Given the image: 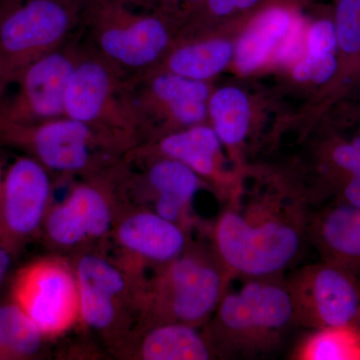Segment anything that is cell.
Wrapping results in <instances>:
<instances>
[{"label": "cell", "mask_w": 360, "mask_h": 360, "mask_svg": "<svg viewBox=\"0 0 360 360\" xmlns=\"http://www.w3.org/2000/svg\"><path fill=\"white\" fill-rule=\"evenodd\" d=\"M222 206L208 232L213 250L233 278L283 274L309 245L315 206L302 182L274 174L248 186L239 179Z\"/></svg>", "instance_id": "obj_1"}, {"label": "cell", "mask_w": 360, "mask_h": 360, "mask_svg": "<svg viewBox=\"0 0 360 360\" xmlns=\"http://www.w3.org/2000/svg\"><path fill=\"white\" fill-rule=\"evenodd\" d=\"M236 291L227 290L203 335L214 359H257L281 348L296 326L283 274L245 278Z\"/></svg>", "instance_id": "obj_2"}, {"label": "cell", "mask_w": 360, "mask_h": 360, "mask_svg": "<svg viewBox=\"0 0 360 360\" xmlns=\"http://www.w3.org/2000/svg\"><path fill=\"white\" fill-rule=\"evenodd\" d=\"M232 279L212 243H191L179 257L156 267L155 276L142 283L139 311L146 328L163 323L205 326Z\"/></svg>", "instance_id": "obj_3"}, {"label": "cell", "mask_w": 360, "mask_h": 360, "mask_svg": "<svg viewBox=\"0 0 360 360\" xmlns=\"http://www.w3.org/2000/svg\"><path fill=\"white\" fill-rule=\"evenodd\" d=\"M181 23L160 8L136 13L117 0H94L82 40L125 77H134L160 65Z\"/></svg>", "instance_id": "obj_4"}, {"label": "cell", "mask_w": 360, "mask_h": 360, "mask_svg": "<svg viewBox=\"0 0 360 360\" xmlns=\"http://www.w3.org/2000/svg\"><path fill=\"white\" fill-rule=\"evenodd\" d=\"M0 143L39 161L49 172L85 179L125 160L131 146L68 116L39 123L0 120Z\"/></svg>", "instance_id": "obj_5"}, {"label": "cell", "mask_w": 360, "mask_h": 360, "mask_svg": "<svg viewBox=\"0 0 360 360\" xmlns=\"http://www.w3.org/2000/svg\"><path fill=\"white\" fill-rule=\"evenodd\" d=\"M94 0H13L0 4V87L82 32Z\"/></svg>", "instance_id": "obj_6"}, {"label": "cell", "mask_w": 360, "mask_h": 360, "mask_svg": "<svg viewBox=\"0 0 360 360\" xmlns=\"http://www.w3.org/2000/svg\"><path fill=\"white\" fill-rule=\"evenodd\" d=\"M125 77L82 40L65 94V116L116 137L132 148L141 144L124 96Z\"/></svg>", "instance_id": "obj_7"}, {"label": "cell", "mask_w": 360, "mask_h": 360, "mask_svg": "<svg viewBox=\"0 0 360 360\" xmlns=\"http://www.w3.org/2000/svg\"><path fill=\"white\" fill-rule=\"evenodd\" d=\"M9 300L46 338L63 335L80 319L75 269L59 258H39L16 270Z\"/></svg>", "instance_id": "obj_8"}, {"label": "cell", "mask_w": 360, "mask_h": 360, "mask_svg": "<svg viewBox=\"0 0 360 360\" xmlns=\"http://www.w3.org/2000/svg\"><path fill=\"white\" fill-rule=\"evenodd\" d=\"M127 170L124 160L86 177L63 203L49 208L44 224L49 243L70 250L108 236L115 226L112 189L124 179Z\"/></svg>", "instance_id": "obj_9"}, {"label": "cell", "mask_w": 360, "mask_h": 360, "mask_svg": "<svg viewBox=\"0 0 360 360\" xmlns=\"http://www.w3.org/2000/svg\"><path fill=\"white\" fill-rule=\"evenodd\" d=\"M286 279L296 326L309 329L354 323L360 279L328 262L304 265Z\"/></svg>", "instance_id": "obj_10"}, {"label": "cell", "mask_w": 360, "mask_h": 360, "mask_svg": "<svg viewBox=\"0 0 360 360\" xmlns=\"http://www.w3.org/2000/svg\"><path fill=\"white\" fill-rule=\"evenodd\" d=\"M82 49V32L26 68L15 94L0 101V120L39 123L65 116L66 89Z\"/></svg>", "instance_id": "obj_11"}, {"label": "cell", "mask_w": 360, "mask_h": 360, "mask_svg": "<svg viewBox=\"0 0 360 360\" xmlns=\"http://www.w3.org/2000/svg\"><path fill=\"white\" fill-rule=\"evenodd\" d=\"M52 193L51 172L28 155L20 156L0 181V239L14 255L44 226Z\"/></svg>", "instance_id": "obj_12"}, {"label": "cell", "mask_w": 360, "mask_h": 360, "mask_svg": "<svg viewBox=\"0 0 360 360\" xmlns=\"http://www.w3.org/2000/svg\"><path fill=\"white\" fill-rule=\"evenodd\" d=\"M221 141L212 127L194 125L170 132L134 149L127 158L162 156L180 161L193 169L210 188L222 205L231 198L239 179L227 177L222 169Z\"/></svg>", "instance_id": "obj_13"}, {"label": "cell", "mask_w": 360, "mask_h": 360, "mask_svg": "<svg viewBox=\"0 0 360 360\" xmlns=\"http://www.w3.org/2000/svg\"><path fill=\"white\" fill-rule=\"evenodd\" d=\"M309 243L323 262L360 279V207L331 200L310 215Z\"/></svg>", "instance_id": "obj_14"}, {"label": "cell", "mask_w": 360, "mask_h": 360, "mask_svg": "<svg viewBox=\"0 0 360 360\" xmlns=\"http://www.w3.org/2000/svg\"><path fill=\"white\" fill-rule=\"evenodd\" d=\"M117 245L139 264L156 267L179 257L191 245L189 231L150 210L129 213L115 226Z\"/></svg>", "instance_id": "obj_15"}, {"label": "cell", "mask_w": 360, "mask_h": 360, "mask_svg": "<svg viewBox=\"0 0 360 360\" xmlns=\"http://www.w3.org/2000/svg\"><path fill=\"white\" fill-rule=\"evenodd\" d=\"M77 279L80 319L97 333H120L127 305H134L139 310V291L123 272L103 270Z\"/></svg>", "instance_id": "obj_16"}, {"label": "cell", "mask_w": 360, "mask_h": 360, "mask_svg": "<svg viewBox=\"0 0 360 360\" xmlns=\"http://www.w3.org/2000/svg\"><path fill=\"white\" fill-rule=\"evenodd\" d=\"M321 172V182L309 189L315 206L335 200L360 207V139L326 143Z\"/></svg>", "instance_id": "obj_17"}, {"label": "cell", "mask_w": 360, "mask_h": 360, "mask_svg": "<svg viewBox=\"0 0 360 360\" xmlns=\"http://www.w3.org/2000/svg\"><path fill=\"white\" fill-rule=\"evenodd\" d=\"M296 22L286 7H267L255 16L234 46L233 58L243 73L257 70L278 49Z\"/></svg>", "instance_id": "obj_18"}, {"label": "cell", "mask_w": 360, "mask_h": 360, "mask_svg": "<svg viewBox=\"0 0 360 360\" xmlns=\"http://www.w3.org/2000/svg\"><path fill=\"white\" fill-rule=\"evenodd\" d=\"M146 162L143 174L129 175L132 186L143 188L149 201L156 198H172L193 205L194 196L206 186L193 169L184 163L162 156L127 158Z\"/></svg>", "instance_id": "obj_19"}, {"label": "cell", "mask_w": 360, "mask_h": 360, "mask_svg": "<svg viewBox=\"0 0 360 360\" xmlns=\"http://www.w3.org/2000/svg\"><path fill=\"white\" fill-rule=\"evenodd\" d=\"M137 355L144 360L214 359L203 331L184 323H163L144 329Z\"/></svg>", "instance_id": "obj_20"}, {"label": "cell", "mask_w": 360, "mask_h": 360, "mask_svg": "<svg viewBox=\"0 0 360 360\" xmlns=\"http://www.w3.org/2000/svg\"><path fill=\"white\" fill-rule=\"evenodd\" d=\"M234 46L224 39H182L174 44L158 68L191 79L207 82L233 58Z\"/></svg>", "instance_id": "obj_21"}, {"label": "cell", "mask_w": 360, "mask_h": 360, "mask_svg": "<svg viewBox=\"0 0 360 360\" xmlns=\"http://www.w3.org/2000/svg\"><path fill=\"white\" fill-rule=\"evenodd\" d=\"M208 115L222 144L231 149L243 146L250 123V101L243 90L226 86L213 92L208 99Z\"/></svg>", "instance_id": "obj_22"}, {"label": "cell", "mask_w": 360, "mask_h": 360, "mask_svg": "<svg viewBox=\"0 0 360 360\" xmlns=\"http://www.w3.org/2000/svg\"><path fill=\"white\" fill-rule=\"evenodd\" d=\"M46 340L15 303L0 302V360L35 359Z\"/></svg>", "instance_id": "obj_23"}, {"label": "cell", "mask_w": 360, "mask_h": 360, "mask_svg": "<svg viewBox=\"0 0 360 360\" xmlns=\"http://www.w3.org/2000/svg\"><path fill=\"white\" fill-rule=\"evenodd\" d=\"M297 360H360V328L356 324L312 329L295 348Z\"/></svg>", "instance_id": "obj_24"}, {"label": "cell", "mask_w": 360, "mask_h": 360, "mask_svg": "<svg viewBox=\"0 0 360 360\" xmlns=\"http://www.w3.org/2000/svg\"><path fill=\"white\" fill-rule=\"evenodd\" d=\"M335 25L340 68H360V0H336Z\"/></svg>", "instance_id": "obj_25"}, {"label": "cell", "mask_w": 360, "mask_h": 360, "mask_svg": "<svg viewBox=\"0 0 360 360\" xmlns=\"http://www.w3.org/2000/svg\"><path fill=\"white\" fill-rule=\"evenodd\" d=\"M340 59L336 53L326 56L307 54L293 70V77L297 82H314L322 84L328 82L338 75Z\"/></svg>", "instance_id": "obj_26"}, {"label": "cell", "mask_w": 360, "mask_h": 360, "mask_svg": "<svg viewBox=\"0 0 360 360\" xmlns=\"http://www.w3.org/2000/svg\"><path fill=\"white\" fill-rule=\"evenodd\" d=\"M264 0H203L200 8L186 22L198 23L207 20H222L257 8Z\"/></svg>", "instance_id": "obj_27"}, {"label": "cell", "mask_w": 360, "mask_h": 360, "mask_svg": "<svg viewBox=\"0 0 360 360\" xmlns=\"http://www.w3.org/2000/svg\"><path fill=\"white\" fill-rule=\"evenodd\" d=\"M307 53L326 56L336 53L338 49L335 20L322 18L310 26L307 37Z\"/></svg>", "instance_id": "obj_28"}, {"label": "cell", "mask_w": 360, "mask_h": 360, "mask_svg": "<svg viewBox=\"0 0 360 360\" xmlns=\"http://www.w3.org/2000/svg\"><path fill=\"white\" fill-rule=\"evenodd\" d=\"M202 2L203 0H160L156 8L162 9L184 23L200 8Z\"/></svg>", "instance_id": "obj_29"}, {"label": "cell", "mask_w": 360, "mask_h": 360, "mask_svg": "<svg viewBox=\"0 0 360 360\" xmlns=\"http://www.w3.org/2000/svg\"><path fill=\"white\" fill-rule=\"evenodd\" d=\"M16 255L0 239V292L13 277V264Z\"/></svg>", "instance_id": "obj_30"}, {"label": "cell", "mask_w": 360, "mask_h": 360, "mask_svg": "<svg viewBox=\"0 0 360 360\" xmlns=\"http://www.w3.org/2000/svg\"><path fill=\"white\" fill-rule=\"evenodd\" d=\"M122 2L125 6L132 7H139V8H144L146 11L149 9H155L160 4V0H117Z\"/></svg>", "instance_id": "obj_31"}, {"label": "cell", "mask_w": 360, "mask_h": 360, "mask_svg": "<svg viewBox=\"0 0 360 360\" xmlns=\"http://www.w3.org/2000/svg\"><path fill=\"white\" fill-rule=\"evenodd\" d=\"M354 323L356 324L357 326L360 328V307L359 309V312H357L356 319H355Z\"/></svg>", "instance_id": "obj_32"}, {"label": "cell", "mask_w": 360, "mask_h": 360, "mask_svg": "<svg viewBox=\"0 0 360 360\" xmlns=\"http://www.w3.org/2000/svg\"><path fill=\"white\" fill-rule=\"evenodd\" d=\"M4 90L1 89V87H0V101H1L2 98H4Z\"/></svg>", "instance_id": "obj_33"}, {"label": "cell", "mask_w": 360, "mask_h": 360, "mask_svg": "<svg viewBox=\"0 0 360 360\" xmlns=\"http://www.w3.org/2000/svg\"><path fill=\"white\" fill-rule=\"evenodd\" d=\"M13 1V0H0V4H4V2Z\"/></svg>", "instance_id": "obj_34"}, {"label": "cell", "mask_w": 360, "mask_h": 360, "mask_svg": "<svg viewBox=\"0 0 360 360\" xmlns=\"http://www.w3.org/2000/svg\"><path fill=\"white\" fill-rule=\"evenodd\" d=\"M360 132V131H359Z\"/></svg>", "instance_id": "obj_35"}]
</instances>
